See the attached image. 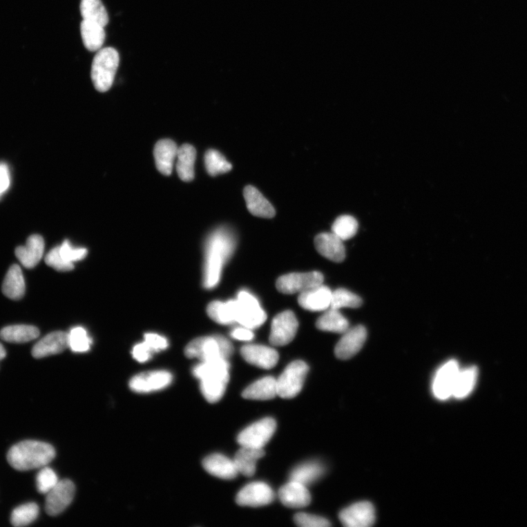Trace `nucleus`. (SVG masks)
<instances>
[{
	"instance_id": "nucleus-1",
	"label": "nucleus",
	"mask_w": 527,
	"mask_h": 527,
	"mask_svg": "<svg viewBox=\"0 0 527 527\" xmlns=\"http://www.w3.org/2000/svg\"><path fill=\"white\" fill-rule=\"evenodd\" d=\"M236 249V238L227 228L215 230L206 243L204 287L213 289L220 280L224 265Z\"/></svg>"
},
{
	"instance_id": "nucleus-2",
	"label": "nucleus",
	"mask_w": 527,
	"mask_h": 527,
	"mask_svg": "<svg viewBox=\"0 0 527 527\" xmlns=\"http://www.w3.org/2000/svg\"><path fill=\"white\" fill-rule=\"evenodd\" d=\"M193 374L200 380L202 394L208 402L214 403L222 399L229 381L227 359L202 362L193 367Z\"/></svg>"
},
{
	"instance_id": "nucleus-3",
	"label": "nucleus",
	"mask_w": 527,
	"mask_h": 527,
	"mask_svg": "<svg viewBox=\"0 0 527 527\" xmlns=\"http://www.w3.org/2000/svg\"><path fill=\"white\" fill-rule=\"evenodd\" d=\"M55 448L39 441H23L12 447L7 459L11 467L19 471H28L46 467L55 457Z\"/></svg>"
},
{
	"instance_id": "nucleus-4",
	"label": "nucleus",
	"mask_w": 527,
	"mask_h": 527,
	"mask_svg": "<svg viewBox=\"0 0 527 527\" xmlns=\"http://www.w3.org/2000/svg\"><path fill=\"white\" fill-rule=\"evenodd\" d=\"M119 64V56L115 48L107 47L95 56L91 70L94 87L101 93L112 88Z\"/></svg>"
},
{
	"instance_id": "nucleus-5",
	"label": "nucleus",
	"mask_w": 527,
	"mask_h": 527,
	"mask_svg": "<svg viewBox=\"0 0 527 527\" xmlns=\"http://www.w3.org/2000/svg\"><path fill=\"white\" fill-rule=\"evenodd\" d=\"M231 343L224 337L204 336L191 341L185 349L189 358H198L202 362L212 361L220 358L227 359L233 353Z\"/></svg>"
},
{
	"instance_id": "nucleus-6",
	"label": "nucleus",
	"mask_w": 527,
	"mask_h": 527,
	"mask_svg": "<svg viewBox=\"0 0 527 527\" xmlns=\"http://www.w3.org/2000/svg\"><path fill=\"white\" fill-rule=\"evenodd\" d=\"M309 367L302 361H296L287 365L283 373L276 379L278 396L283 399L297 396L303 387Z\"/></svg>"
},
{
	"instance_id": "nucleus-7",
	"label": "nucleus",
	"mask_w": 527,
	"mask_h": 527,
	"mask_svg": "<svg viewBox=\"0 0 527 527\" xmlns=\"http://www.w3.org/2000/svg\"><path fill=\"white\" fill-rule=\"evenodd\" d=\"M266 320L258 300L249 291H240L236 300V323L252 329L262 326Z\"/></svg>"
},
{
	"instance_id": "nucleus-8",
	"label": "nucleus",
	"mask_w": 527,
	"mask_h": 527,
	"mask_svg": "<svg viewBox=\"0 0 527 527\" xmlns=\"http://www.w3.org/2000/svg\"><path fill=\"white\" fill-rule=\"evenodd\" d=\"M276 430V421L271 418H266L245 428L238 435V442L241 446L263 448L271 440Z\"/></svg>"
},
{
	"instance_id": "nucleus-9",
	"label": "nucleus",
	"mask_w": 527,
	"mask_h": 527,
	"mask_svg": "<svg viewBox=\"0 0 527 527\" xmlns=\"http://www.w3.org/2000/svg\"><path fill=\"white\" fill-rule=\"evenodd\" d=\"M324 276L320 272L294 273L280 276L276 282L277 289L286 295L302 293L322 285Z\"/></svg>"
},
{
	"instance_id": "nucleus-10",
	"label": "nucleus",
	"mask_w": 527,
	"mask_h": 527,
	"mask_svg": "<svg viewBox=\"0 0 527 527\" xmlns=\"http://www.w3.org/2000/svg\"><path fill=\"white\" fill-rule=\"evenodd\" d=\"M298 325L297 318L292 312L285 311L280 313L272 321L269 342L276 347L289 345L295 338Z\"/></svg>"
},
{
	"instance_id": "nucleus-11",
	"label": "nucleus",
	"mask_w": 527,
	"mask_h": 527,
	"mask_svg": "<svg viewBox=\"0 0 527 527\" xmlns=\"http://www.w3.org/2000/svg\"><path fill=\"white\" fill-rule=\"evenodd\" d=\"M459 371V365L456 360H450L439 367L432 386L436 399L445 401L452 397L453 387Z\"/></svg>"
},
{
	"instance_id": "nucleus-12",
	"label": "nucleus",
	"mask_w": 527,
	"mask_h": 527,
	"mask_svg": "<svg viewBox=\"0 0 527 527\" xmlns=\"http://www.w3.org/2000/svg\"><path fill=\"white\" fill-rule=\"evenodd\" d=\"M75 486L71 481H59L51 491L46 494V512L52 517L62 513L75 498Z\"/></svg>"
},
{
	"instance_id": "nucleus-13",
	"label": "nucleus",
	"mask_w": 527,
	"mask_h": 527,
	"mask_svg": "<svg viewBox=\"0 0 527 527\" xmlns=\"http://www.w3.org/2000/svg\"><path fill=\"white\" fill-rule=\"evenodd\" d=\"M173 379V375L166 371L144 372L133 376L129 386L136 393L148 394L167 387Z\"/></svg>"
},
{
	"instance_id": "nucleus-14",
	"label": "nucleus",
	"mask_w": 527,
	"mask_h": 527,
	"mask_svg": "<svg viewBox=\"0 0 527 527\" xmlns=\"http://www.w3.org/2000/svg\"><path fill=\"white\" fill-rule=\"evenodd\" d=\"M274 499L275 494L271 486L263 482H254L241 490L236 501L240 506L262 507L271 504Z\"/></svg>"
},
{
	"instance_id": "nucleus-15",
	"label": "nucleus",
	"mask_w": 527,
	"mask_h": 527,
	"mask_svg": "<svg viewBox=\"0 0 527 527\" xmlns=\"http://www.w3.org/2000/svg\"><path fill=\"white\" fill-rule=\"evenodd\" d=\"M337 343L335 348L336 356L343 361L349 360L356 355L363 348L367 331L363 325L349 328Z\"/></svg>"
},
{
	"instance_id": "nucleus-16",
	"label": "nucleus",
	"mask_w": 527,
	"mask_h": 527,
	"mask_svg": "<svg viewBox=\"0 0 527 527\" xmlns=\"http://www.w3.org/2000/svg\"><path fill=\"white\" fill-rule=\"evenodd\" d=\"M339 519L347 527H369L375 522V509L370 501H359L343 510Z\"/></svg>"
},
{
	"instance_id": "nucleus-17",
	"label": "nucleus",
	"mask_w": 527,
	"mask_h": 527,
	"mask_svg": "<svg viewBox=\"0 0 527 527\" xmlns=\"http://www.w3.org/2000/svg\"><path fill=\"white\" fill-rule=\"evenodd\" d=\"M240 353L245 361L263 370L273 369L279 360V355L276 349L263 345L243 346Z\"/></svg>"
},
{
	"instance_id": "nucleus-18",
	"label": "nucleus",
	"mask_w": 527,
	"mask_h": 527,
	"mask_svg": "<svg viewBox=\"0 0 527 527\" xmlns=\"http://www.w3.org/2000/svg\"><path fill=\"white\" fill-rule=\"evenodd\" d=\"M316 249L329 260L341 262L346 256L345 248L343 240L334 233L324 232L315 238Z\"/></svg>"
},
{
	"instance_id": "nucleus-19",
	"label": "nucleus",
	"mask_w": 527,
	"mask_h": 527,
	"mask_svg": "<svg viewBox=\"0 0 527 527\" xmlns=\"http://www.w3.org/2000/svg\"><path fill=\"white\" fill-rule=\"evenodd\" d=\"M332 292L322 285L300 293L298 303L305 310L324 312L330 308Z\"/></svg>"
},
{
	"instance_id": "nucleus-20",
	"label": "nucleus",
	"mask_w": 527,
	"mask_h": 527,
	"mask_svg": "<svg viewBox=\"0 0 527 527\" xmlns=\"http://www.w3.org/2000/svg\"><path fill=\"white\" fill-rule=\"evenodd\" d=\"M279 499L286 507L301 508L310 504L312 497L305 486L290 481L282 486L278 492Z\"/></svg>"
},
{
	"instance_id": "nucleus-21",
	"label": "nucleus",
	"mask_w": 527,
	"mask_h": 527,
	"mask_svg": "<svg viewBox=\"0 0 527 527\" xmlns=\"http://www.w3.org/2000/svg\"><path fill=\"white\" fill-rule=\"evenodd\" d=\"M68 347V334L57 331L46 336L34 346L32 350L35 358H43L63 352Z\"/></svg>"
},
{
	"instance_id": "nucleus-22",
	"label": "nucleus",
	"mask_w": 527,
	"mask_h": 527,
	"mask_svg": "<svg viewBox=\"0 0 527 527\" xmlns=\"http://www.w3.org/2000/svg\"><path fill=\"white\" fill-rule=\"evenodd\" d=\"M178 148L173 140H162L156 143L154 148L155 165L162 175L169 176L173 173Z\"/></svg>"
},
{
	"instance_id": "nucleus-23",
	"label": "nucleus",
	"mask_w": 527,
	"mask_h": 527,
	"mask_svg": "<svg viewBox=\"0 0 527 527\" xmlns=\"http://www.w3.org/2000/svg\"><path fill=\"white\" fill-rule=\"evenodd\" d=\"M202 465L208 473L224 480L234 479L239 473L234 461L218 453L206 457Z\"/></svg>"
},
{
	"instance_id": "nucleus-24",
	"label": "nucleus",
	"mask_w": 527,
	"mask_h": 527,
	"mask_svg": "<svg viewBox=\"0 0 527 527\" xmlns=\"http://www.w3.org/2000/svg\"><path fill=\"white\" fill-rule=\"evenodd\" d=\"M44 247V238L39 235H33L28 239L26 246L16 249L15 253L24 267L32 269L42 259Z\"/></svg>"
},
{
	"instance_id": "nucleus-25",
	"label": "nucleus",
	"mask_w": 527,
	"mask_h": 527,
	"mask_svg": "<svg viewBox=\"0 0 527 527\" xmlns=\"http://www.w3.org/2000/svg\"><path fill=\"white\" fill-rule=\"evenodd\" d=\"M244 198L249 212L257 217L272 218L276 215L274 207L257 189L252 186L245 188Z\"/></svg>"
},
{
	"instance_id": "nucleus-26",
	"label": "nucleus",
	"mask_w": 527,
	"mask_h": 527,
	"mask_svg": "<svg viewBox=\"0 0 527 527\" xmlns=\"http://www.w3.org/2000/svg\"><path fill=\"white\" fill-rule=\"evenodd\" d=\"M244 399L266 401L278 396L276 379L273 376H265L245 389L242 394Z\"/></svg>"
},
{
	"instance_id": "nucleus-27",
	"label": "nucleus",
	"mask_w": 527,
	"mask_h": 527,
	"mask_svg": "<svg viewBox=\"0 0 527 527\" xmlns=\"http://www.w3.org/2000/svg\"><path fill=\"white\" fill-rule=\"evenodd\" d=\"M264 456L263 448L242 446L233 461L239 473L244 476L251 477L256 472L257 461Z\"/></svg>"
},
{
	"instance_id": "nucleus-28",
	"label": "nucleus",
	"mask_w": 527,
	"mask_h": 527,
	"mask_svg": "<svg viewBox=\"0 0 527 527\" xmlns=\"http://www.w3.org/2000/svg\"><path fill=\"white\" fill-rule=\"evenodd\" d=\"M26 281L19 265H12L4 279L2 290L4 295L15 300L21 299L26 293Z\"/></svg>"
},
{
	"instance_id": "nucleus-29",
	"label": "nucleus",
	"mask_w": 527,
	"mask_h": 527,
	"mask_svg": "<svg viewBox=\"0 0 527 527\" xmlns=\"http://www.w3.org/2000/svg\"><path fill=\"white\" fill-rule=\"evenodd\" d=\"M81 35L84 46L90 52L99 51L106 39L104 28L87 20L81 23Z\"/></svg>"
},
{
	"instance_id": "nucleus-30",
	"label": "nucleus",
	"mask_w": 527,
	"mask_h": 527,
	"mask_svg": "<svg viewBox=\"0 0 527 527\" xmlns=\"http://www.w3.org/2000/svg\"><path fill=\"white\" fill-rule=\"evenodd\" d=\"M195 157L197 151L192 145L185 144L178 148L176 168L178 176L182 181L191 182L193 180Z\"/></svg>"
},
{
	"instance_id": "nucleus-31",
	"label": "nucleus",
	"mask_w": 527,
	"mask_h": 527,
	"mask_svg": "<svg viewBox=\"0 0 527 527\" xmlns=\"http://www.w3.org/2000/svg\"><path fill=\"white\" fill-rule=\"evenodd\" d=\"M208 316L212 320L220 325H231L236 323V300L226 303L213 301L207 308Z\"/></svg>"
},
{
	"instance_id": "nucleus-32",
	"label": "nucleus",
	"mask_w": 527,
	"mask_h": 527,
	"mask_svg": "<svg viewBox=\"0 0 527 527\" xmlns=\"http://www.w3.org/2000/svg\"><path fill=\"white\" fill-rule=\"evenodd\" d=\"M316 326L318 329L336 334H344L349 328L347 318L339 310L329 308L318 318Z\"/></svg>"
},
{
	"instance_id": "nucleus-33",
	"label": "nucleus",
	"mask_w": 527,
	"mask_h": 527,
	"mask_svg": "<svg viewBox=\"0 0 527 527\" xmlns=\"http://www.w3.org/2000/svg\"><path fill=\"white\" fill-rule=\"evenodd\" d=\"M39 336V329L32 325H11L0 331V338L7 342L16 343V344L29 342L38 338Z\"/></svg>"
},
{
	"instance_id": "nucleus-34",
	"label": "nucleus",
	"mask_w": 527,
	"mask_h": 527,
	"mask_svg": "<svg viewBox=\"0 0 527 527\" xmlns=\"http://www.w3.org/2000/svg\"><path fill=\"white\" fill-rule=\"evenodd\" d=\"M477 375V369L475 366L460 370L453 387L452 397L458 399L468 397L475 386Z\"/></svg>"
},
{
	"instance_id": "nucleus-35",
	"label": "nucleus",
	"mask_w": 527,
	"mask_h": 527,
	"mask_svg": "<svg viewBox=\"0 0 527 527\" xmlns=\"http://www.w3.org/2000/svg\"><path fill=\"white\" fill-rule=\"evenodd\" d=\"M80 10L83 20L99 23L104 28L107 26L108 15L102 0H82Z\"/></svg>"
},
{
	"instance_id": "nucleus-36",
	"label": "nucleus",
	"mask_w": 527,
	"mask_h": 527,
	"mask_svg": "<svg viewBox=\"0 0 527 527\" xmlns=\"http://www.w3.org/2000/svg\"><path fill=\"white\" fill-rule=\"evenodd\" d=\"M323 466L317 462H309L298 466L290 475V481L307 486L316 481L324 473Z\"/></svg>"
},
{
	"instance_id": "nucleus-37",
	"label": "nucleus",
	"mask_w": 527,
	"mask_h": 527,
	"mask_svg": "<svg viewBox=\"0 0 527 527\" xmlns=\"http://www.w3.org/2000/svg\"><path fill=\"white\" fill-rule=\"evenodd\" d=\"M204 164L207 173L211 176L228 173L232 169L226 157L215 150L207 151L204 155Z\"/></svg>"
},
{
	"instance_id": "nucleus-38",
	"label": "nucleus",
	"mask_w": 527,
	"mask_h": 527,
	"mask_svg": "<svg viewBox=\"0 0 527 527\" xmlns=\"http://www.w3.org/2000/svg\"><path fill=\"white\" fill-rule=\"evenodd\" d=\"M39 514L38 505L30 502L15 509L11 514L10 522L15 526H24L32 523Z\"/></svg>"
},
{
	"instance_id": "nucleus-39",
	"label": "nucleus",
	"mask_w": 527,
	"mask_h": 527,
	"mask_svg": "<svg viewBox=\"0 0 527 527\" xmlns=\"http://www.w3.org/2000/svg\"><path fill=\"white\" fill-rule=\"evenodd\" d=\"M361 298L345 289H338L332 292L330 308L339 310L342 308L357 309L362 305Z\"/></svg>"
},
{
	"instance_id": "nucleus-40",
	"label": "nucleus",
	"mask_w": 527,
	"mask_h": 527,
	"mask_svg": "<svg viewBox=\"0 0 527 527\" xmlns=\"http://www.w3.org/2000/svg\"><path fill=\"white\" fill-rule=\"evenodd\" d=\"M358 229L357 220L347 215L339 216L332 226V232L343 241L352 238Z\"/></svg>"
},
{
	"instance_id": "nucleus-41",
	"label": "nucleus",
	"mask_w": 527,
	"mask_h": 527,
	"mask_svg": "<svg viewBox=\"0 0 527 527\" xmlns=\"http://www.w3.org/2000/svg\"><path fill=\"white\" fill-rule=\"evenodd\" d=\"M68 347L75 352H85L90 350L93 341L87 330L82 327L73 328L68 334Z\"/></svg>"
},
{
	"instance_id": "nucleus-42",
	"label": "nucleus",
	"mask_w": 527,
	"mask_h": 527,
	"mask_svg": "<svg viewBox=\"0 0 527 527\" xmlns=\"http://www.w3.org/2000/svg\"><path fill=\"white\" fill-rule=\"evenodd\" d=\"M59 481L55 472L50 468H41L36 477L37 488L41 494L46 495L58 483Z\"/></svg>"
},
{
	"instance_id": "nucleus-43",
	"label": "nucleus",
	"mask_w": 527,
	"mask_h": 527,
	"mask_svg": "<svg viewBox=\"0 0 527 527\" xmlns=\"http://www.w3.org/2000/svg\"><path fill=\"white\" fill-rule=\"evenodd\" d=\"M59 253L62 259L67 263L73 265L75 262L82 260L88 254V250L83 248H73L71 244L66 240L58 247Z\"/></svg>"
},
{
	"instance_id": "nucleus-44",
	"label": "nucleus",
	"mask_w": 527,
	"mask_h": 527,
	"mask_svg": "<svg viewBox=\"0 0 527 527\" xmlns=\"http://www.w3.org/2000/svg\"><path fill=\"white\" fill-rule=\"evenodd\" d=\"M294 520L298 526L302 527H327L331 525L325 518L305 512L296 514Z\"/></svg>"
},
{
	"instance_id": "nucleus-45",
	"label": "nucleus",
	"mask_w": 527,
	"mask_h": 527,
	"mask_svg": "<svg viewBox=\"0 0 527 527\" xmlns=\"http://www.w3.org/2000/svg\"><path fill=\"white\" fill-rule=\"evenodd\" d=\"M45 262L47 265L52 267L57 271L67 272L75 268V265L68 264L62 259L59 255L58 247L48 252L46 256Z\"/></svg>"
},
{
	"instance_id": "nucleus-46",
	"label": "nucleus",
	"mask_w": 527,
	"mask_h": 527,
	"mask_svg": "<svg viewBox=\"0 0 527 527\" xmlns=\"http://www.w3.org/2000/svg\"><path fill=\"white\" fill-rule=\"evenodd\" d=\"M144 341L154 352L165 350L169 347L167 339L156 334H146L144 335Z\"/></svg>"
},
{
	"instance_id": "nucleus-47",
	"label": "nucleus",
	"mask_w": 527,
	"mask_h": 527,
	"mask_svg": "<svg viewBox=\"0 0 527 527\" xmlns=\"http://www.w3.org/2000/svg\"><path fill=\"white\" fill-rule=\"evenodd\" d=\"M154 352L145 341L135 345L132 350L133 357L140 363L148 361Z\"/></svg>"
},
{
	"instance_id": "nucleus-48",
	"label": "nucleus",
	"mask_w": 527,
	"mask_h": 527,
	"mask_svg": "<svg viewBox=\"0 0 527 527\" xmlns=\"http://www.w3.org/2000/svg\"><path fill=\"white\" fill-rule=\"evenodd\" d=\"M10 186V173L7 164L0 163V198Z\"/></svg>"
},
{
	"instance_id": "nucleus-49",
	"label": "nucleus",
	"mask_w": 527,
	"mask_h": 527,
	"mask_svg": "<svg viewBox=\"0 0 527 527\" xmlns=\"http://www.w3.org/2000/svg\"><path fill=\"white\" fill-rule=\"evenodd\" d=\"M230 335L233 338L242 341H250L254 338L252 329L246 327L233 329Z\"/></svg>"
},
{
	"instance_id": "nucleus-50",
	"label": "nucleus",
	"mask_w": 527,
	"mask_h": 527,
	"mask_svg": "<svg viewBox=\"0 0 527 527\" xmlns=\"http://www.w3.org/2000/svg\"><path fill=\"white\" fill-rule=\"evenodd\" d=\"M6 356V351L3 346L0 344V361L4 359Z\"/></svg>"
}]
</instances>
